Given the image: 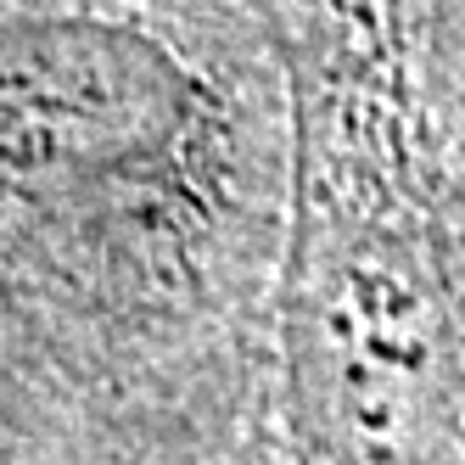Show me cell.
Returning a JSON list of instances; mask_svg holds the SVG:
<instances>
[{"instance_id": "7a4b0ae2", "label": "cell", "mask_w": 465, "mask_h": 465, "mask_svg": "<svg viewBox=\"0 0 465 465\" xmlns=\"http://www.w3.org/2000/svg\"><path fill=\"white\" fill-rule=\"evenodd\" d=\"M191 84L157 40L102 17H0V191L79 203L157 169Z\"/></svg>"}, {"instance_id": "6da1fadb", "label": "cell", "mask_w": 465, "mask_h": 465, "mask_svg": "<svg viewBox=\"0 0 465 465\" xmlns=\"http://www.w3.org/2000/svg\"><path fill=\"white\" fill-rule=\"evenodd\" d=\"M331 135L292 281L320 465H465V0H331Z\"/></svg>"}]
</instances>
